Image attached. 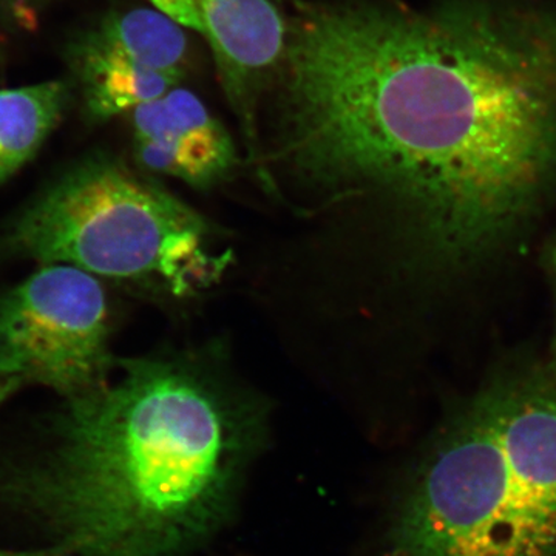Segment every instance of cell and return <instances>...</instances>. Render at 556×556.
<instances>
[{
	"mask_svg": "<svg viewBox=\"0 0 556 556\" xmlns=\"http://www.w3.org/2000/svg\"><path fill=\"white\" fill-rule=\"evenodd\" d=\"M78 64L87 109L97 119L131 113L181 84L166 73L118 58L78 54Z\"/></svg>",
	"mask_w": 556,
	"mask_h": 556,
	"instance_id": "cell-10",
	"label": "cell"
},
{
	"mask_svg": "<svg viewBox=\"0 0 556 556\" xmlns=\"http://www.w3.org/2000/svg\"><path fill=\"white\" fill-rule=\"evenodd\" d=\"M135 155L146 170L211 189L236 169L228 130L192 91L175 87L131 112Z\"/></svg>",
	"mask_w": 556,
	"mask_h": 556,
	"instance_id": "cell-7",
	"label": "cell"
},
{
	"mask_svg": "<svg viewBox=\"0 0 556 556\" xmlns=\"http://www.w3.org/2000/svg\"><path fill=\"white\" fill-rule=\"evenodd\" d=\"M7 248L46 265L197 294L225 270L203 218L159 186L109 160L64 175L17 217Z\"/></svg>",
	"mask_w": 556,
	"mask_h": 556,
	"instance_id": "cell-4",
	"label": "cell"
},
{
	"mask_svg": "<svg viewBox=\"0 0 556 556\" xmlns=\"http://www.w3.org/2000/svg\"><path fill=\"white\" fill-rule=\"evenodd\" d=\"M0 556H72L60 547L49 546L38 551H3L0 548Z\"/></svg>",
	"mask_w": 556,
	"mask_h": 556,
	"instance_id": "cell-12",
	"label": "cell"
},
{
	"mask_svg": "<svg viewBox=\"0 0 556 556\" xmlns=\"http://www.w3.org/2000/svg\"><path fill=\"white\" fill-rule=\"evenodd\" d=\"M64 83L0 90V185L30 161L67 104Z\"/></svg>",
	"mask_w": 556,
	"mask_h": 556,
	"instance_id": "cell-9",
	"label": "cell"
},
{
	"mask_svg": "<svg viewBox=\"0 0 556 556\" xmlns=\"http://www.w3.org/2000/svg\"><path fill=\"white\" fill-rule=\"evenodd\" d=\"M276 83L266 163L433 268L507 248L554 186V0L320 7L289 25Z\"/></svg>",
	"mask_w": 556,
	"mask_h": 556,
	"instance_id": "cell-1",
	"label": "cell"
},
{
	"mask_svg": "<svg viewBox=\"0 0 556 556\" xmlns=\"http://www.w3.org/2000/svg\"><path fill=\"white\" fill-rule=\"evenodd\" d=\"M109 339L104 289L75 266L46 265L0 298V379L84 396L109 380Z\"/></svg>",
	"mask_w": 556,
	"mask_h": 556,
	"instance_id": "cell-5",
	"label": "cell"
},
{
	"mask_svg": "<svg viewBox=\"0 0 556 556\" xmlns=\"http://www.w3.org/2000/svg\"><path fill=\"white\" fill-rule=\"evenodd\" d=\"M21 387L17 380L0 379V405L7 401Z\"/></svg>",
	"mask_w": 556,
	"mask_h": 556,
	"instance_id": "cell-13",
	"label": "cell"
},
{
	"mask_svg": "<svg viewBox=\"0 0 556 556\" xmlns=\"http://www.w3.org/2000/svg\"><path fill=\"white\" fill-rule=\"evenodd\" d=\"M543 263L544 269H546L548 276V280H551L552 289H554L556 309V237H552V239L547 241L546 247H544ZM543 367L548 372V376L556 380V318L554 338H552L551 343V351H548V358Z\"/></svg>",
	"mask_w": 556,
	"mask_h": 556,
	"instance_id": "cell-11",
	"label": "cell"
},
{
	"mask_svg": "<svg viewBox=\"0 0 556 556\" xmlns=\"http://www.w3.org/2000/svg\"><path fill=\"white\" fill-rule=\"evenodd\" d=\"M185 30L206 39L223 89L254 139L262 91L276 79L287 51L289 25L273 0H149Z\"/></svg>",
	"mask_w": 556,
	"mask_h": 556,
	"instance_id": "cell-6",
	"label": "cell"
},
{
	"mask_svg": "<svg viewBox=\"0 0 556 556\" xmlns=\"http://www.w3.org/2000/svg\"><path fill=\"white\" fill-rule=\"evenodd\" d=\"M119 367L65 401L49 445L7 471L3 496L72 556H186L232 507L257 409L195 358Z\"/></svg>",
	"mask_w": 556,
	"mask_h": 556,
	"instance_id": "cell-2",
	"label": "cell"
},
{
	"mask_svg": "<svg viewBox=\"0 0 556 556\" xmlns=\"http://www.w3.org/2000/svg\"><path fill=\"white\" fill-rule=\"evenodd\" d=\"M189 39L177 22L155 9H137L102 22L78 54L118 58L166 73L181 83L189 65Z\"/></svg>",
	"mask_w": 556,
	"mask_h": 556,
	"instance_id": "cell-8",
	"label": "cell"
},
{
	"mask_svg": "<svg viewBox=\"0 0 556 556\" xmlns=\"http://www.w3.org/2000/svg\"><path fill=\"white\" fill-rule=\"evenodd\" d=\"M390 556H556V380L482 388L434 438L388 533Z\"/></svg>",
	"mask_w": 556,
	"mask_h": 556,
	"instance_id": "cell-3",
	"label": "cell"
}]
</instances>
